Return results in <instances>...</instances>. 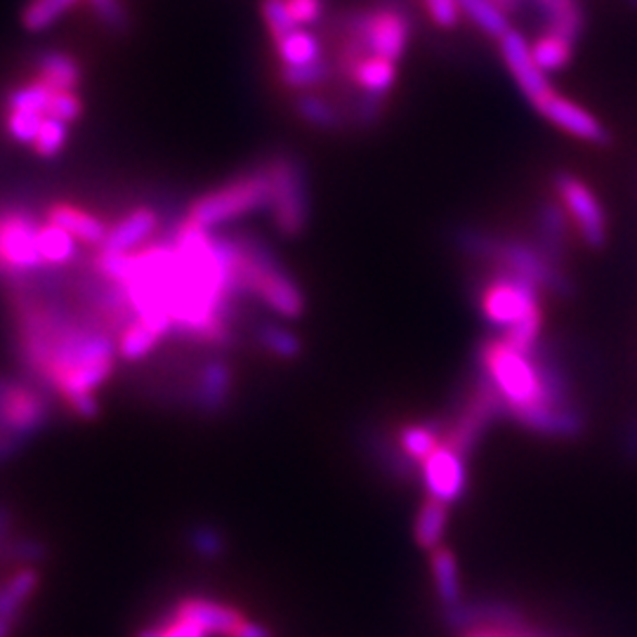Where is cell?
Listing matches in <instances>:
<instances>
[{
  "label": "cell",
  "mask_w": 637,
  "mask_h": 637,
  "mask_svg": "<svg viewBox=\"0 0 637 637\" xmlns=\"http://www.w3.org/2000/svg\"><path fill=\"white\" fill-rule=\"evenodd\" d=\"M543 17V32L557 34L569 43L581 40L586 32V14L578 0H529Z\"/></svg>",
  "instance_id": "ac0fdd59"
},
{
  "label": "cell",
  "mask_w": 637,
  "mask_h": 637,
  "mask_svg": "<svg viewBox=\"0 0 637 637\" xmlns=\"http://www.w3.org/2000/svg\"><path fill=\"white\" fill-rule=\"evenodd\" d=\"M531 55H533V62L539 64L543 74H555V71L569 67L574 57V43H569L567 38H562L557 34L543 32L531 43Z\"/></svg>",
  "instance_id": "4dcf8cb0"
},
{
  "label": "cell",
  "mask_w": 637,
  "mask_h": 637,
  "mask_svg": "<svg viewBox=\"0 0 637 637\" xmlns=\"http://www.w3.org/2000/svg\"><path fill=\"white\" fill-rule=\"evenodd\" d=\"M161 340H164L161 333L135 316L133 322L116 336V347H119V357L123 361H140L152 354Z\"/></svg>",
  "instance_id": "4316f807"
},
{
  "label": "cell",
  "mask_w": 637,
  "mask_h": 637,
  "mask_svg": "<svg viewBox=\"0 0 637 637\" xmlns=\"http://www.w3.org/2000/svg\"><path fill=\"white\" fill-rule=\"evenodd\" d=\"M533 109L539 111L545 121L557 125L564 133H569L578 140L598 144V147H604V144L612 142L610 130L604 128L600 119H596L590 111H586L581 105L572 103V99L557 95L555 91L548 97H543L539 105H533Z\"/></svg>",
  "instance_id": "7c38bea8"
},
{
  "label": "cell",
  "mask_w": 637,
  "mask_h": 637,
  "mask_svg": "<svg viewBox=\"0 0 637 637\" xmlns=\"http://www.w3.org/2000/svg\"><path fill=\"white\" fill-rule=\"evenodd\" d=\"M444 430L446 425L440 421H423V423H411L404 425L397 434V446L401 448V454L407 456L413 466H421V462L444 442Z\"/></svg>",
  "instance_id": "7402d4cb"
},
{
  "label": "cell",
  "mask_w": 637,
  "mask_h": 637,
  "mask_svg": "<svg viewBox=\"0 0 637 637\" xmlns=\"http://www.w3.org/2000/svg\"><path fill=\"white\" fill-rule=\"evenodd\" d=\"M260 14H263V22L274 43L300 28L291 17V10H288L286 0H263V3H260Z\"/></svg>",
  "instance_id": "836d02e7"
},
{
  "label": "cell",
  "mask_w": 637,
  "mask_h": 637,
  "mask_svg": "<svg viewBox=\"0 0 637 637\" xmlns=\"http://www.w3.org/2000/svg\"><path fill=\"white\" fill-rule=\"evenodd\" d=\"M428 17L434 26L446 28V32H452V28L460 26L462 20V12L458 8V0H423Z\"/></svg>",
  "instance_id": "74e56055"
},
{
  "label": "cell",
  "mask_w": 637,
  "mask_h": 637,
  "mask_svg": "<svg viewBox=\"0 0 637 637\" xmlns=\"http://www.w3.org/2000/svg\"><path fill=\"white\" fill-rule=\"evenodd\" d=\"M515 628L517 624L513 618H498L496 626H486V628H474L468 630L462 637H515Z\"/></svg>",
  "instance_id": "b9f144b4"
},
{
  "label": "cell",
  "mask_w": 637,
  "mask_h": 637,
  "mask_svg": "<svg viewBox=\"0 0 637 637\" xmlns=\"http://www.w3.org/2000/svg\"><path fill=\"white\" fill-rule=\"evenodd\" d=\"M293 111L302 123H308L314 130H324V133H338V130L347 128L338 103H330L326 95L316 91L298 93L293 97Z\"/></svg>",
  "instance_id": "44dd1931"
},
{
  "label": "cell",
  "mask_w": 637,
  "mask_h": 637,
  "mask_svg": "<svg viewBox=\"0 0 637 637\" xmlns=\"http://www.w3.org/2000/svg\"><path fill=\"white\" fill-rule=\"evenodd\" d=\"M541 296L543 291L539 286L503 267L491 269L482 281L480 293H477L484 318L491 326H496L498 333L525 324L529 318L543 316Z\"/></svg>",
  "instance_id": "52a82bcc"
},
{
  "label": "cell",
  "mask_w": 637,
  "mask_h": 637,
  "mask_svg": "<svg viewBox=\"0 0 637 637\" xmlns=\"http://www.w3.org/2000/svg\"><path fill=\"white\" fill-rule=\"evenodd\" d=\"M52 88L43 81L24 83L20 88L10 91L5 99V111H34L40 116H50V103H52Z\"/></svg>",
  "instance_id": "d6a6232c"
},
{
  "label": "cell",
  "mask_w": 637,
  "mask_h": 637,
  "mask_svg": "<svg viewBox=\"0 0 637 637\" xmlns=\"http://www.w3.org/2000/svg\"><path fill=\"white\" fill-rule=\"evenodd\" d=\"M50 116L57 121L64 123H74L83 116V103L79 93L74 91H55L52 93V103H50Z\"/></svg>",
  "instance_id": "f35d334b"
},
{
  "label": "cell",
  "mask_w": 637,
  "mask_h": 637,
  "mask_svg": "<svg viewBox=\"0 0 637 637\" xmlns=\"http://www.w3.org/2000/svg\"><path fill=\"white\" fill-rule=\"evenodd\" d=\"M446 527H448V505L428 496L425 503L421 505V510H418L416 525H413V536L418 545L430 550V553L432 550L442 548Z\"/></svg>",
  "instance_id": "cb8c5ba5"
},
{
  "label": "cell",
  "mask_w": 637,
  "mask_h": 637,
  "mask_svg": "<svg viewBox=\"0 0 637 637\" xmlns=\"http://www.w3.org/2000/svg\"><path fill=\"white\" fill-rule=\"evenodd\" d=\"M196 548H199V553H204L208 557H215L217 553H220V548H223V541H220V536H217L215 531H208V529H201L196 533V539H194Z\"/></svg>",
  "instance_id": "7bdbcfd3"
},
{
  "label": "cell",
  "mask_w": 637,
  "mask_h": 637,
  "mask_svg": "<svg viewBox=\"0 0 637 637\" xmlns=\"http://www.w3.org/2000/svg\"><path fill=\"white\" fill-rule=\"evenodd\" d=\"M498 52L505 67H508L510 76L515 79L517 88L522 91V95L527 97V103L531 107L539 105L543 97H548L555 91L553 83L548 81V74H543L539 64L533 62L531 43L525 38L522 32L510 28V32L498 40Z\"/></svg>",
  "instance_id": "8fae6325"
},
{
  "label": "cell",
  "mask_w": 637,
  "mask_h": 637,
  "mask_svg": "<svg viewBox=\"0 0 637 637\" xmlns=\"http://www.w3.org/2000/svg\"><path fill=\"white\" fill-rule=\"evenodd\" d=\"M330 81H336V69H333V62L326 60V57L302 67L279 64V83L288 91H296V95L326 88Z\"/></svg>",
  "instance_id": "603a6c76"
},
{
  "label": "cell",
  "mask_w": 637,
  "mask_h": 637,
  "mask_svg": "<svg viewBox=\"0 0 637 637\" xmlns=\"http://www.w3.org/2000/svg\"><path fill=\"white\" fill-rule=\"evenodd\" d=\"M269 178V217L284 239L305 235L312 217L310 172L296 154H277L265 164Z\"/></svg>",
  "instance_id": "8992f818"
},
{
  "label": "cell",
  "mask_w": 637,
  "mask_h": 637,
  "mask_svg": "<svg viewBox=\"0 0 637 637\" xmlns=\"http://www.w3.org/2000/svg\"><path fill=\"white\" fill-rule=\"evenodd\" d=\"M428 489V496L446 505L456 503L468 486V456L458 452L448 442H442L434 452L418 466Z\"/></svg>",
  "instance_id": "30bf717a"
},
{
  "label": "cell",
  "mask_w": 637,
  "mask_h": 637,
  "mask_svg": "<svg viewBox=\"0 0 637 637\" xmlns=\"http://www.w3.org/2000/svg\"><path fill=\"white\" fill-rule=\"evenodd\" d=\"M411 34L413 24L409 14L393 0H381L375 5L340 14L333 36L336 43H354L366 55L399 64L409 50Z\"/></svg>",
  "instance_id": "277c9868"
},
{
  "label": "cell",
  "mask_w": 637,
  "mask_h": 637,
  "mask_svg": "<svg viewBox=\"0 0 637 637\" xmlns=\"http://www.w3.org/2000/svg\"><path fill=\"white\" fill-rule=\"evenodd\" d=\"M140 637H208V635L201 628H196L194 624H190V621L170 614L164 624L142 630Z\"/></svg>",
  "instance_id": "60d3db41"
},
{
  "label": "cell",
  "mask_w": 637,
  "mask_h": 637,
  "mask_svg": "<svg viewBox=\"0 0 637 637\" xmlns=\"http://www.w3.org/2000/svg\"><path fill=\"white\" fill-rule=\"evenodd\" d=\"M269 208V178L265 166L243 172L215 190L194 199L190 208L182 213V223L215 231L229 223L241 220L245 215Z\"/></svg>",
  "instance_id": "5b68a950"
},
{
  "label": "cell",
  "mask_w": 637,
  "mask_h": 637,
  "mask_svg": "<svg viewBox=\"0 0 637 637\" xmlns=\"http://www.w3.org/2000/svg\"><path fill=\"white\" fill-rule=\"evenodd\" d=\"M277 48L279 64L286 67H302L322 60V38L312 34L310 28H298V32L288 34L286 38L274 43Z\"/></svg>",
  "instance_id": "83f0119b"
},
{
  "label": "cell",
  "mask_w": 637,
  "mask_h": 637,
  "mask_svg": "<svg viewBox=\"0 0 637 637\" xmlns=\"http://www.w3.org/2000/svg\"><path fill=\"white\" fill-rule=\"evenodd\" d=\"M235 393V371L225 357H208L201 361L190 387V399L199 411L220 413Z\"/></svg>",
  "instance_id": "4fadbf2b"
},
{
  "label": "cell",
  "mask_w": 637,
  "mask_h": 637,
  "mask_svg": "<svg viewBox=\"0 0 637 637\" xmlns=\"http://www.w3.org/2000/svg\"><path fill=\"white\" fill-rule=\"evenodd\" d=\"M34 69L38 81L50 85L52 91H79L83 83V69L76 62V57L62 50H46L38 52L34 60Z\"/></svg>",
  "instance_id": "ffe728a7"
},
{
  "label": "cell",
  "mask_w": 637,
  "mask_h": 637,
  "mask_svg": "<svg viewBox=\"0 0 637 637\" xmlns=\"http://www.w3.org/2000/svg\"><path fill=\"white\" fill-rule=\"evenodd\" d=\"M76 5L79 0H28V5L22 10V26L28 34H40Z\"/></svg>",
  "instance_id": "1f68e13d"
},
{
  "label": "cell",
  "mask_w": 637,
  "mask_h": 637,
  "mask_svg": "<svg viewBox=\"0 0 637 637\" xmlns=\"http://www.w3.org/2000/svg\"><path fill=\"white\" fill-rule=\"evenodd\" d=\"M452 241L462 255L515 272L539 286L543 293L555 298H572L576 293L569 274L533 241L494 235V231L474 225H458L452 231Z\"/></svg>",
  "instance_id": "6da1fadb"
},
{
  "label": "cell",
  "mask_w": 637,
  "mask_h": 637,
  "mask_svg": "<svg viewBox=\"0 0 637 637\" xmlns=\"http://www.w3.org/2000/svg\"><path fill=\"white\" fill-rule=\"evenodd\" d=\"M326 3L328 0H286L291 17L300 28L316 26L326 17Z\"/></svg>",
  "instance_id": "ab89813d"
},
{
  "label": "cell",
  "mask_w": 637,
  "mask_h": 637,
  "mask_svg": "<svg viewBox=\"0 0 637 637\" xmlns=\"http://www.w3.org/2000/svg\"><path fill=\"white\" fill-rule=\"evenodd\" d=\"M235 637H272V633L265 626L253 624V621H245Z\"/></svg>",
  "instance_id": "f6af8a7d"
},
{
  "label": "cell",
  "mask_w": 637,
  "mask_h": 637,
  "mask_svg": "<svg viewBox=\"0 0 637 637\" xmlns=\"http://www.w3.org/2000/svg\"><path fill=\"white\" fill-rule=\"evenodd\" d=\"M172 614L190 621V624H194L206 635H220V637H235L245 621H249L239 610H235V606L217 602V600H208V598L180 600L176 604V610H172Z\"/></svg>",
  "instance_id": "9a60e30c"
},
{
  "label": "cell",
  "mask_w": 637,
  "mask_h": 637,
  "mask_svg": "<svg viewBox=\"0 0 637 637\" xmlns=\"http://www.w3.org/2000/svg\"><path fill=\"white\" fill-rule=\"evenodd\" d=\"M399 76V69L395 62L383 60V57H373L366 55L352 67L350 74H347V81L342 83V88H354V91H364L373 95H387L395 88Z\"/></svg>",
  "instance_id": "d6986e66"
},
{
  "label": "cell",
  "mask_w": 637,
  "mask_h": 637,
  "mask_svg": "<svg viewBox=\"0 0 637 637\" xmlns=\"http://www.w3.org/2000/svg\"><path fill=\"white\" fill-rule=\"evenodd\" d=\"M158 227H161V215L152 206H137L125 213L119 223L109 227L105 243L99 245V253L109 255H128L140 251V245L147 243Z\"/></svg>",
  "instance_id": "5bb4252c"
},
{
  "label": "cell",
  "mask_w": 637,
  "mask_h": 637,
  "mask_svg": "<svg viewBox=\"0 0 637 637\" xmlns=\"http://www.w3.org/2000/svg\"><path fill=\"white\" fill-rule=\"evenodd\" d=\"M237 241V293L253 298L260 305L284 318H300L308 310V298L293 274L284 267L272 245L251 231L231 235Z\"/></svg>",
  "instance_id": "7a4b0ae2"
},
{
  "label": "cell",
  "mask_w": 637,
  "mask_h": 637,
  "mask_svg": "<svg viewBox=\"0 0 637 637\" xmlns=\"http://www.w3.org/2000/svg\"><path fill=\"white\" fill-rule=\"evenodd\" d=\"M43 121H46V116L34 113V111H5L3 125L12 142L34 144Z\"/></svg>",
  "instance_id": "d590c367"
},
{
  "label": "cell",
  "mask_w": 637,
  "mask_h": 637,
  "mask_svg": "<svg viewBox=\"0 0 637 637\" xmlns=\"http://www.w3.org/2000/svg\"><path fill=\"white\" fill-rule=\"evenodd\" d=\"M432 578H434V588H437L440 600L452 606V610H458L460 598H462V588H460V574H458V562L454 557L452 550L437 548L432 550Z\"/></svg>",
  "instance_id": "484cf974"
},
{
  "label": "cell",
  "mask_w": 637,
  "mask_h": 637,
  "mask_svg": "<svg viewBox=\"0 0 637 637\" xmlns=\"http://www.w3.org/2000/svg\"><path fill=\"white\" fill-rule=\"evenodd\" d=\"M36 243H38V253L43 260H46L48 267L69 265V263H74L79 255V241L62 227L50 225V223H43L38 227Z\"/></svg>",
  "instance_id": "d4e9b609"
},
{
  "label": "cell",
  "mask_w": 637,
  "mask_h": 637,
  "mask_svg": "<svg viewBox=\"0 0 637 637\" xmlns=\"http://www.w3.org/2000/svg\"><path fill=\"white\" fill-rule=\"evenodd\" d=\"M569 227H572L569 215L557 199L543 201L539 211H536V239H533V243L539 245V249L548 257H553L557 265H562L564 260H567Z\"/></svg>",
  "instance_id": "2e32d148"
},
{
  "label": "cell",
  "mask_w": 637,
  "mask_h": 637,
  "mask_svg": "<svg viewBox=\"0 0 637 637\" xmlns=\"http://www.w3.org/2000/svg\"><path fill=\"white\" fill-rule=\"evenodd\" d=\"M253 338L255 342L263 347L265 352L277 359H298L302 354V342L291 328H286L281 324L274 322H257L253 326Z\"/></svg>",
  "instance_id": "f1b7e54d"
},
{
  "label": "cell",
  "mask_w": 637,
  "mask_h": 637,
  "mask_svg": "<svg viewBox=\"0 0 637 637\" xmlns=\"http://www.w3.org/2000/svg\"><path fill=\"white\" fill-rule=\"evenodd\" d=\"M46 223L62 227L76 241L93 245V249H99L109 235V227L103 217H97L91 211L79 208L74 204H67V201H57V204L48 206Z\"/></svg>",
  "instance_id": "e0dca14e"
},
{
  "label": "cell",
  "mask_w": 637,
  "mask_h": 637,
  "mask_svg": "<svg viewBox=\"0 0 637 637\" xmlns=\"http://www.w3.org/2000/svg\"><path fill=\"white\" fill-rule=\"evenodd\" d=\"M555 196L567 211L572 225L576 227L578 237L592 251H600L610 241V223H606V213L600 204L598 194L590 187L574 176V172H557L553 178Z\"/></svg>",
  "instance_id": "9c48e42d"
},
{
  "label": "cell",
  "mask_w": 637,
  "mask_h": 637,
  "mask_svg": "<svg viewBox=\"0 0 637 637\" xmlns=\"http://www.w3.org/2000/svg\"><path fill=\"white\" fill-rule=\"evenodd\" d=\"M477 361H480V371L503 397L505 416L508 418H515L517 413L536 407H550L545 401L539 366H536V359L531 354L515 350V347L496 336L486 338L480 345Z\"/></svg>",
  "instance_id": "3957f363"
},
{
  "label": "cell",
  "mask_w": 637,
  "mask_h": 637,
  "mask_svg": "<svg viewBox=\"0 0 637 637\" xmlns=\"http://www.w3.org/2000/svg\"><path fill=\"white\" fill-rule=\"evenodd\" d=\"M458 8L489 38L501 40L513 28L508 14L501 12L491 0H458Z\"/></svg>",
  "instance_id": "f546056e"
},
{
  "label": "cell",
  "mask_w": 637,
  "mask_h": 637,
  "mask_svg": "<svg viewBox=\"0 0 637 637\" xmlns=\"http://www.w3.org/2000/svg\"><path fill=\"white\" fill-rule=\"evenodd\" d=\"M40 225L24 208L0 211V281L14 286L48 267L36 243Z\"/></svg>",
  "instance_id": "ba28073f"
},
{
  "label": "cell",
  "mask_w": 637,
  "mask_h": 637,
  "mask_svg": "<svg viewBox=\"0 0 637 637\" xmlns=\"http://www.w3.org/2000/svg\"><path fill=\"white\" fill-rule=\"evenodd\" d=\"M91 8L109 32L113 34H128L130 32V14L123 5V0H88Z\"/></svg>",
  "instance_id": "8d00e7d4"
},
{
  "label": "cell",
  "mask_w": 637,
  "mask_h": 637,
  "mask_svg": "<svg viewBox=\"0 0 637 637\" xmlns=\"http://www.w3.org/2000/svg\"><path fill=\"white\" fill-rule=\"evenodd\" d=\"M628 3H630L635 10H637V0H628Z\"/></svg>",
  "instance_id": "7dc6e473"
},
{
  "label": "cell",
  "mask_w": 637,
  "mask_h": 637,
  "mask_svg": "<svg viewBox=\"0 0 637 637\" xmlns=\"http://www.w3.org/2000/svg\"><path fill=\"white\" fill-rule=\"evenodd\" d=\"M67 140H69V123L57 121V119H52V116H48L38 130V137L34 142V152L40 158H55L67 147Z\"/></svg>",
  "instance_id": "e575fe53"
},
{
  "label": "cell",
  "mask_w": 637,
  "mask_h": 637,
  "mask_svg": "<svg viewBox=\"0 0 637 637\" xmlns=\"http://www.w3.org/2000/svg\"><path fill=\"white\" fill-rule=\"evenodd\" d=\"M501 12L508 14V17H515V14H522L529 5V0H491Z\"/></svg>",
  "instance_id": "ee69618b"
},
{
  "label": "cell",
  "mask_w": 637,
  "mask_h": 637,
  "mask_svg": "<svg viewBox=\"0 0 637 637\" xmlns=\"http://www.w3.org/2000/svg\"><path fill=\"white\" fill-rule=\"evenodd\" d=\"M626 452L630 458H637V423H633V428L628 430V437H626Z\"/></svg>",
  "instance_id": "bcb514c9"
}]
</instances>
